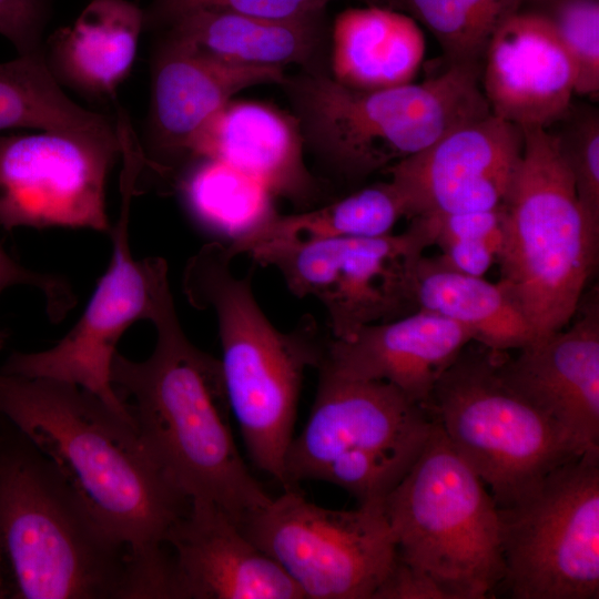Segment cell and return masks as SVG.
Listing matches in <instances>:
<instances>
[{
  "label": "cell",
  "instance_id": "24",
  "mask_svg": "<svg viewBox=\"0 0 599 599\" xmlns=\"http://www.w3.org/2000/svg\"><path fill=\"white\" fill-rule=\"evenodd\" d=\"M144 26V12L132 2L92 0L72 26L53 35L48 65L59 83L111 98L133 65Z\"/></svg>",
  "mask_w": 599,
  "mask_h": 599
},
{
  "label": "cell",
  "instance_id": "8",
  "mask_svg": "<svg viewBox=\"0 0 599 599\" xmlns=\"http://www.w3.org/2000/svg\"><path fill=\"white\" fill-rule=\"evenodd\" d=\"M314 404L285 457L286 488L331 483L359 505H384L435 427L430 412L383 380L339 374L321 364Z\"/></svg>",
  "mask_w": 599,
  "mask_h": 599
},
{
  "label": "cell",
  "instance_id": "31",
  "mask_svg": "<svg viewBox=\"0 0 599 599\" xmlns=\"http://www.w3.org/2000/svg\"><path fill=\"white\" fill-rule=\"evenodd\" d=\"M545 14L573 64L575 94L598 100L599 0H552Z\"/></svg>",
  "mask_w": 599,
  "mask_h": 599
},
{
  "label": "cell",
  "instance_id": "36",
  "mask_svg": "<svg viewBox=\"0 0 599 599\" xmlns=\"http://www.w3.org/2000/svg\"><path fill=\"white\" fill-rule=\"evenodd\" d=\"M7 597H8V593H7V588H6L2 559H1V554H0V598H7Z\"/></svg>",
  "mask_w": 599,
  "mask_h": 599
},
{
  "label": "cell",
  "instance_id": "26",
  "mask_svg": "<svg viewBox=\"0 0 599 599\" xmlns=\"http://www.w3.org/2000/svg\"><path fill=\"white\" fill-rule=\"evenodd\" d=\"M406 217L402 199L389 181L362 187L341 199L292 214L275 213L244 237L226 244L235 258L264 248L342 237L392 233Z\"/></svg>",
  "mask_w": 599,
  "mask_h": 599
},
{
  "label": "cell",
  "instance_id": "21",
  "mask_svg": "<svg viewBox=\"0 0 599 599\" xmlns=\"http://www.w3.org/2000/svg\"><path fill=\"white\" fill-rule=\"evenodd\" d=\"M470 342L464 326L416 309L365 326L351 339L329 335L321 364L345 376L389 383L427 408L436 382Z\"/></svg>",
  "mask_w": 599,
  "mask_h": 599
},
{
  "label": "cell",
  "instance_id": "19",
  "mask_svg": "<svg viewBox=\"0 0 599 599\" xmlns=\"http://www.w3.org/2000/svg\"><path fill=\"white\" fill-rule=\"evenodd\" d=\"M480 82L491 114L519 128L548 129L570 108L576 74L550 20L520 9L491 37Z\"/></svg>",
  "mask_w": 599,
  "mask_h": 599
},
{
  "label": "cell",
  "instance_id": "37",
  "mask_svg": "<svg viewBox=\"0 0 599 599\" xmlns=\"http://www.w3.org/2000/svg\"><path fill=\"white\" fill-rule=\"evenodd\" d=\"M2 345H3V334L0 333V348L2 347Z\"/></svg>",
  "mask_w": 599,
  "mask_h": 599
},
{
  "label": "cell",
  "instance_id": "13",
  "mask_svg": "<svg viewBox=\"0 0 599 599\" xmlns=\"http://www.w3.org/2000/svg\"><path fill=\"white\" fill-rule=\"evenodd\" d=\"M140 173L136 161L124 160L121 213L109 231L112 257L80 319L53 347L35 353L14 352L0 368L6 374L78 385L129 418L110 378L115 347L134 322L150 321L156 290L167 277L165 260L150 256L136 261L131 252L130 205Z\"/></svg>",
  "mask_w": 599,
  "mask_h": 599
},
{
  "label": "cell",
  "instance_id": "30",
  "mask_svg": "<svg viewBox=\"0 0 599 599\" xmlns=\"http://www.w3.org/2000/svg\"><path fill=\"white\" fill-rule=\"evenodd\" d=\"M556 123L559 153L572 177L577 196L586 213L599 224V114L592 108L570 105Z\"/></svg>",
  "mask_w": 599,
  "mask_h": 599
},
{
  "label": "cell",
  "instance_id": "17",
  "mask_svg": "<svg viewBox=\"0 0 599 599\" xmlns=\"http://www.w3.org/2000/svg\"><path fill=\"white\" fill-rule=\"evenodd\" d=\"M500 378L583 450L599 448V298L580 300L562 329L497 355Z\"/></svg>",
  "mask_w": 599,
  "mask_h": 599
},
{
  "label": "cell",
  "instance_id": "9",
  "mask_svg": "<svg viewBox=\"0 0 599 599\" xmlns=\"http://www.w3.org/2000/svg\"><path fill=\"white\" fill-rule=\"evenodd\" d=\"M498 353L470 342L436 382L427 409L497 507L507 508L586 450L500 378Z\"/></svg>",
  "mask_w": 599,
  "mask_h": 599
},
{
  "label": "cell",
  "instance_id": "14",
  "mask_svg": "<svg viewBox=\"0 0 599 599\" xmlns=\"http://www.w3.org/2000/svg\"><path fill=\"white\" fill-rule=\"evenodd\" d=\"M120 154L118 123L105 131L0 135V225L109 232L105 184Z\"/></svg>",
  "mask_w": 599,
  "mask_h": 599
},
{
  "label": "cell",
  "instance_id": "12",
  "mask_svg": "<svg viewBox=\"0 0 599 599\" xmlns=\"http://www.w3.org/2000/svg\"><path fill=\"white\" fill-rule=\"evenodd\" d=\"M238 527L280 565L304 599H374L396 560L384 505L328 509L293 488Z\"/></svg>",
  "mask_w": 599,
  "mask_h": 599
},
{
  "label": "cell",
  "instance_id": "11",
  "mask_svg": "<svg viewBox=\"0 0 599 599\" xmlns=\"http://www.w3.org/2000/svg\"><path fill=\"white\" fill-rule=\"evenodd\" d=\"M409 221L398 234L274 246L250 257L276 268L297 297L316 298L333 338L351 339L365 326L417 309L413 270L434 245V229L427 216Z\"/></svg>",
  "mask_w": 599,
  "mask_h": 599
},
{
  "label": "cell",
  "instance_id": "6",
  "mask_svg": "<svg viewBox=\"0 0 599 599\" xmlns=\"http://www.w3.org/2000/svg\"><path fill=\"white\" fill-rule=\"evenodd\" d=\"M521 129V159L502 203L498 284L538 339L576 314L597 265L599 224L580 204L552 133Z\"/></svg>",
  "mask_w": 599,
  "mask_h": 599
},
{
  "label": "cell",
  "instance_id": "29",
  "mask_svg": "<svg viewBox=\"0 0 599 599\" xmlns=\"http://www.w3.org/2000/svg\"><path fill=\"white\" fill-rule=\"evenodd\" d=\"M527 0H380L407 13L438 41L447 64L483 63L498 28Z\"/></svg>",
  "mask_w": 599,
  "mask_h": 599
},
{
  "label": "cell",
  "instance_id": "3",
  "mask_svg": "<svg viewBox=\"0 0 599 599\" xmlns=\"http://www.w3.org/2000/svg\"><path fill=\"white\" fill-rule=\"evenodd\" d=\"M0 554L8 597L138 598L130 551L58 467L0 415Z\"/></svg>",
  "mask_w": 599,
  "mask_h": 599
},
{
  "label": "cell",
  "instance_id": "25",
  "mask_svg": "<svg viewBox=\"0 0 599 599\" xmlns=\"http://www.w3.org/2000/svg\"><path fill=\"white\" fill-rule=\"evenodd\" d=\"M417 309L467 328L474 342L495 352L518 351L535 341L522 313L498 283L460 273L422 255L413 270Z\"/></svg>",
  "mask_w": 599,
  "mask_h": 599
},
{
  "label": "cell",
  "instance_id": "10",
  "mask_svg": "<svg viewBox=\"0 0 599 599\" xmlns=\"http://www.w3.org/2000/svg\"><path fill=\"white\" fill-rule=\"evenodd\" d=\"M499 516L501 585L511 598H599V448L552 470Z\"/></svg>",
  "mask_w": 599,
  "mask_h": 599
},
{
  "label": "cell",
  "instance_id": "33",
  "mask_svg": "<svg viewBox=\"0 0 599 599\" xmlns=\"http://www.w3.org/2000/svg\"><path fill=\"white\" fill-rule=\"evenodd\" d=\"M47 18L44 0H0V34L20 55L44 52Z\"/></svg>",
  "mask_w": 599,
  "mask_h": 599
},
{
  "label": "cell",
  "instance_id": "20",
  "mask_svg": "<svg viewBox=\"0 0 599 599\" xmlns=\"http://www.w3.org/2000/svg\"><path fill=\"white\" fill-rule=\"evenodd\" d=\"M304 146L294 114L262 102L231 100L195 136L185 162H222L302 211L327 197L326 181L308 170Z\"/></svg>",
  "mask_w": 599,
  "mask_h": 599
},
{
  "label": "cell",
  "instance_id": "27",
  "mask_svg": "<svg viewBox=\"0 0 599 599\" xmlns=\"http://www.w3.org/2000/svg\"><path fill=\"white\" fill-rule=\"evenodd\" d=\"M175 179L185 210L206 232L231 244L275 213L274 196L251 176L212 159L190 160Z\"/></svg>",
  "mask_w": 599,
  "mask_h": 599
},
{
  "label": "cell",
  "instance_id": "16",
  "mask_svg": "<svg viewBox=\"0 0 599 599\" xmlns=\"http://www.w3.org/2000/svg\"><path fill=\"white\" fill-rule=\"evenodd\" d=\"M164 545L166 598L304 599L280 565L212 502L191 500Z\"/></svg>",
  "mask_w": 599,
  "mask_h": 599
},
{
  "label": "cell",
  "instance_id": "23",
  "mask_svg": "<svg viewBox=\"0 0 599 599\" xmlns=\"http://www.w3.org/2000/svg\"><path fill=\"white\" fill-rule=\"evenodd\" d=\"M426 51L418 22L367 4L338 13L329 31V74L346 87L379 90L410 83Z\"/></svg>",
  "mask_w": 599,
  "mask_h": 599
},
{
  "label": "cell",
  "instance_id": "4",
  "mask_svg": "<svg viewBox=\"0 0 599 599\" xmlns=\"http://www.w3.org/2000/svg\"><path fill=\"white\" fill-rule=\"evenodd\" d=\"M233 260L222 242L203 245L186 262L183 293L193 307L214 313L226 394L247 454L285 489L304 373L319 367L329 335L311 316L292 331L277 329L254 296L252 274L236 276Z\"/></svg>",
  "mask_w": 599,
  "mask_h": 599
},
{
  "label": "cell",
  "instance_id": "2",
  "mask_svg": "<svg viewBox=\"0 0 599 599\" xmlns=\"http://www.w3.org/2000/svg\"><path fill=\"white\" fill-rule=\"evenodd\" d=\"M150 322L156 341L142 362L115 353L111 383L149 453L190 500L212 502L237 525L271 497L236 447L220 359L196 347L179 321L169 281Z\"/></svg>",
  "mask_w": 599,
  "mask_h": 599
},
{
  "label": "cell",
  "instance_id": "1",
  "mask_svg": "<svg viewBox=\"0 0 599 599\" xmlns=\"http://www.w3.org/2000/svg\"><path fill=\"white\" fill-rule=\"evenodd\" d=\"M0 415L62 473L101 528L132 557L140 598H165L170 527L186 498L133 420L65 382L0 370Z\"/></svg>",
  "mask_w": 599,
  "mask_h": 599
},
{
  "label": "cell",
  "instance_id": "7",
  "mask_svg": "<svg viewBox=\"0 0 599 599\" xmlns=\"http://www.w3.org/2000/svg\"><path fill=\"white\" fill-rule=\"evenodd\" d=\"M396 557L446 599H486L505 573L501 524L487 487L435 420L410 469L384 501Z\"/></svg>",
  "mask_w": 599,
  "mask_h": 599
},
{
  "label": "cell",
  "instance_id": "22",
  "mask_svg": "<svg viewBox=\"0 0 599 599\" xmlns=\"http://www.w3.org/2000/svg\"><path fill=\"white\" fill-rule=\"evenodd\" d=\"M164 35L202 57L236 65L329 73L326 11L285 19L195 9L164 24Z\"/></svg>",
  "mask_w": 599,
  "mask_h": 599
},
{
  "label": "cell",
  "instance_id": "35",
  "mask_svg": "<svg viewBox=\"0 0 599 599\" xmlns=\"http://www.w3.org/2000/svg\"><path fill=\"white\" fill-rule=\"evenodd\" d=\"M374 599H446L443 591L426 576L399 559L374 596Z\"/></svg>",
  "mask_w": 599,
  "mask_h": 599
},
{
  "label": "cell",
  "instance_id": "34",
  "mask_svg": "<svg viewBox=\"0 0 599 599\" xmlns=\"http://www.w3.org/2000/svg\"><path fill=\"white\" fill-rule=\"evenodd\" d=\"M14 285H30L42 292L53 322L61 321L75 304L72 288L63 277L22 266L0 245V293Z\"/></svg>",
  "mask_w": 599,
  "mask_h": 599
},
{
  "label": "cell",
  "instance_id": "32",
  "mask_svg": "<svg viewBox=\"0 0 599 599\" xmlns=\"http://www.w3.org/2000/svg\"><path fill=\"white\" fill-rule=\"evenodd\" d=\"M336 0H154L145 14V26L163 27L195 9H215L271 19H285L326 11ZM372 4L374 0H358Z\"/></svg>",
  "mask_w": 599,
  "mask_h": 599
},
{
  "label": "cell",
  "instance_id": "28",
  "mask_svg": "<svg viewBox=\"0 0 599 599\" xmlns=\"http://www.w3.org/2000/svg\"><path fill=\"white\" fill-rule=\"evenodd\" d=\"M17 128L105 131L116 121L67 95L39 52L0 63V131Z\"/></svg>",
  "mask_w": 599,
  "mask_h": 599
},
{
  "label": "cell",
  "instance_id": "18",
  "mask_svg": "<svg viewBox=\"0 0 599 599\" xmlns=\"http://www.w3.org/2000/svg\"><path fill=\"white\" fill-rule=\"evenodd\" d=\"M284 69L219 62L162 38L151 64L145 166L170 177L202 128L240 91L281 85Z\"/></svg>",
  "mask_w": 599,
  "mask_h": 599
},
{
  "label": "cell",
  "instance_id": "5",
  "mask_svg": "<svg viewBox=\"0 0 599 599\" xmlns=\"http://www.w3.org/2000/svg\"><path fill=\"white\" fill-rule=\"evenodd\" d=\"M481 63L447 64L420 83L357 90L301 71L281 84L304 143L337 180L357 184L490 113Z\"/></svg>",
  "mask_w": 599,
  "mask_h": 599
},
{
  "label": "cell",
  "instance_id": "15",
  "mask_svg": "<svg viewBox=\"0 0 599 599\" xmlns=\"http://www.w3.org/2000/svg\"><path fill=\"white\" fill-rule=\"evenodd\" d=\"M524 149L522 129L489 113L449 131L385 172L406 217L502 205Z\"/></svg>",
  "mask_w": 599,
  "mask_h": 599
}]
</instances>
